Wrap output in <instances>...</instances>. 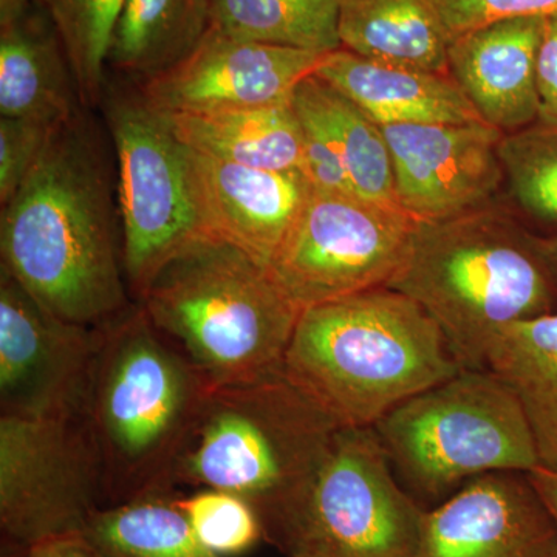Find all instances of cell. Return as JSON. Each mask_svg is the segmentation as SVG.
<instances>
[{
	"label": "cell",
	"instance_id": "obj_1",
	"mask_svg": "<svg viewBox=\"0 0 557 557\" xmlns=\"http://www.w3.org/2000/svg\"><path fill=\"white\" fill-rule=\"evenodd\" d=\"M112 185L100 132L81 110L53 132L0 215V269L51 313L87 327L132 306Z\"/></svg>",
	"mask_w": 557,
	"mask_h": 557
},
{
	"label": "cell",
	"instance_id": "obj_2",
	"mask_svg": "<svg viewBox=\"0 0 557 557\" xmlns=\"http://www.w3.org/2000/svg\"><path fill=\"white\" fill-rule=\"evenodd\" d=\"M461 369L437 322L388 287L304 310L282 368L339 428H373Z\"/></svg>",
	"mask_w": 557,
	"mask_h": 557
},
{
	"label": "cell",
	"instance_id": "obj_3",
	"mask_svg": "<svg viewBox=\"0 0 557 557\" xmlns=\"http://www.w3.org/2000/svg\"><path fill=\"white\" fill-rule=\"evenodd\" d=\"M388 288L426 310L463 369H486L487 351L509 325L557 311L541 237L493 207L417 222Z\"/></svg>",
	"mask_w": 557,
	"mask_h": 557
},
{
	"label": "cell",
	"instance_id": "obj_4",
	"mask_svg": "<svg viewBox=\"0 0 557 557\" xmlns=\"http://www.w3.org/2000/svg\"><path fill=\"white\" fill-rule=\"evenodd\" d=\"M207 388L137 302L102 325L81 417L104 507L174 490L172 472Z\"/></svg>",
	"mask_w": 557,
	"mask_h": 557
},
{
	"label": "cell",
	"instance_id": "obj_5",
	"mask_svg": "<svg viewBox=\"0 0 557 557\" xmlns=\"http://www.w3.org/2000/svg\"><path fill=\"white\" fill-rule=\"evenodd\" d=\"M135 302L208 387L282 370L302 313L269 267L215 236L161 267Z\"/></svg>",
	"mask_w": 557,
	"mask_h": 557
},
{
	"label": "cell",
	"instance_id": "obj_6",
	"mask_svg": "<svg viewBox=\"0 0 557 557\" xmlns=\"http://www.w3.org/2000/svg\"><path fill=\"white\" fill-rule=\"evenodd\" d=\"M338 429L284 370L208 387L172 487L237 494L263 527L306 490Z\"/></svg>",
	"mask_w": 557,
	"mask_h": 557
},
{
	"label": "cell",
	"instance_id": "obj_7",
	"mask_svg": "<svg viewBox=\"0 0 557 557\" xmlns=\"http://www.w3.org/2000/svg\"><path fill=\"white\" fill-rule=\"evenodd\" d=\"M373 429L398 482L423 508L437 507L480 475L541 467L518 397L490 369H461Z\"/></svg>",
	"mask_w": 557,
	"mask_h": 557
},
{
	"label": "cell",
	"instance_id": "obj_8",
	"mask_svg": "<svg viewBox=\"0 0 557 557\" xmlns=\"http://www.w3.org/2000/svg\"><path fill=\"white\" fill-rule=\"evenodd\" d=\"M424 512L375 429L339 428L306 490L263 523V541L287 557H418Z\"/></svg>",
	"mask_w": 557,
	"mask_h": 557
},
{
	"label": "cell",
	"instance_id": "obj_9",
	"mask_svg": "<svg viewBox=\"0 0 557 557\" xmlns=\"http://www.w3.org/2000/svg\"><path fill=\"white\" fill-rule=\"evenodd\" d=\"M101 104L119 163L124 270L135 300L172 258L212 236L201 219L188 159L171 116L143 91L108 89Z\"/></svg>",
	"mask_w": 557,
	"mask_h": 557
},
{
	"label": "cell",
	"instance_id": "obj_10",
	"mask_svg": "<svg viewBox=\"0 0 557 557\" xmlns=\"http://www.w3.org/2000/svg\"><path fill=\"white\" fill-rule=\"evenodd\" d=\"M416 226L401 209L311 189L269 271L300 311L388 287Z\"/></svg>",
	"mask_w": 557,
	"mask_h": 557
},
{
	"label": "cell",
	"instance_id": "obj_11",
	"mask_svg": "<svg viewBox=\"0 0 557 557\" xmlns=\"http://www.w3.org/2000/svg\"><path fill=\"white\" fill-rule=\"evenodd\" d=\"M104 507L83 417L0 416V527L25 549L81 536Z\"/></svg>",
	"mask_w": 557,
	"mask_h": 557
},
{
	"label": "cell",
	"instance_id": "obj_12",
	"mask_svg": "<svg viewBox=\"0 0 557 557\" xmlns=\"http://www.w3.org/2000/svg\"><path fill=\"white\" fill-rule=\"evenodd\" d=\"M101 327L65 321L0 269V408L27 417L81 416Z\"/></svg>",
	"mask_w": 557,
	"mask_h": 557
},
{
	"label": "cell",
	"instance_id": "obj_13",
	"mask_svg": "<svg viewBox=\"0 0 557 557\" xmlns=\"http://www.w3.org/2000/svg\"><path fill=\"white\" fill-rule=\"evenodd\" d=\"M394 164L398 207L416 222H443L491 207L505 174V132L468 124H381Z\"/></svg>",
	"mask_w": 557,
	"mask_h": 557
},
{
	"label": "cell",
	"instance_id": "obj_14",
	"mask_svg": "<svg viewBox=\"0 0 557 557\" xmlns=\"http://www.w3.org/2000/svg\"><path fill=\"white\" fill-rule=\"evenodd\" d=\"M324 57L234 39L212 27L186 60L145 81L139 90L168 115L263 108L292 100Z\"/></svg>",
	"mask_w": 557,
	"mask_h": 557
},
{
	"label": "cell",
	"instance_id": "obj_15",
	"mask_svg": "<svg viewBox=\"0 0 557 557\" xmlns=\"http://www.w3.org/2000/svg\"><path fill=\"white\" fill-rule=\"evenodd\" d=\"M418 557H557L556 519L528 472H490L426 509Z\"/></svg>",
	"mask_w": 557,
	"mask_h": 557
},
{
	"label": "cell",
	"instance_id": "obj_16",
	"mask_svg": "<svg viewBox=\"0 0 557 557\" xmlns=\"http://www.w3.org/2000/svg\"><path fill=\"white\" fill-rule=\"evenodd\" d=\"M188 159L209 233L269 267L309 199V180L302 172L252 170L189 146Z\"/></svg>",
	"mask_w": 557,
	"mask_h": 557
},
{
	"label": "cell",
	"instance_id": "obj_17",
	"mask_svg": "<svg viewBox=\"0 0 557 557\" xmlns=\"http://www.w3.org/2000/svg\"><path fill=\"white\" fill-rule=\"evenodd\" d=\"M544 17L491 22L450 40L449 75L478 110L502 132L539 119L537 51Z\"/></svg>",
	"mask_w": 557,
	"mask_h": 557
},
{
	"label": "cell",
	"instance_id": "obj_18",
	"mask_svg": "<svg viewBox=\"0 0 557 557\" xmlns=\"http://www.w3.org/2000/svg\"><path fill=\"white\" fill-rule=\"evenodd\" d=\"M83 106L67 53L42 5L0 22V116L60 127Z\"/></svg>",
	"mask_w": 557,
	"mask_h": 557
},
{
	"label": "cell",
	"instance_id": "obj_19",
	"mask_svg": "<svg viewBox=\"0 0 557 557\" xmlns=\"http://www.w3.org/2000/svg\"><path fill=\"white\" fill-rule=\"evenodd\" d=\"M314 75L346 95L380 124L483 121L449 73L383 64L338 49L322 58Z\"/></svg>",
	"mask_w": 557,
	"mask_h": 557
},
{
	"label": "cell",
	"instance_id": "obj_20",
	"mask_svg": "<svg viewBox=\"0 0 557 557\" xmlns=\"http://www.w3.org/2000/svg\"><path fill=\"white\" fill-rule=\"evenodd\" d=\"M341 49L370 61L449 73L450 39L431 0H338Z\"/></svg>",
	"mask_w": 557,
	"mask_h": 557
},
{
	"label": "cell",
	"instance_id": "obj_21",
	"mask_svg": "<svg viewBox=\"0 0 557 557\" xmlns=\"http://www.w3.org/2000/svg\"><path fill=\"white\" fill-rule=\"evenodd\" d=\"M180 139L208 156L273 172H302V127L292 100L263 108L170 115Z\"/></svg>",
	"mask_w": 557,
	"mask_h": 557
},
{
	"label": "cell",
	"instance_id": "obj_22",
	"mask_svg": "<svg viewBox=\"0 0 557 557\" xmlns=\"http://www.w3.org/2000/svg\"><path fill=\"white\" fill-rule=\"evenodd\" d=\"M486 369L518 397L541 467L557 469V311L505 329L487 351Z\"/></svg>",
	"mask_w": 557,
	"mask_h": 557
},
{
	"label": "cell",
	"instance_id": "obj_23",
	"mask_svg": "<svg viewBox=\"0 0 557 557\" xmlns=\"http://www.w3.org/2000/svg\"><path fill=\"white\" fill-rule=\"evenodd\" d=\"M292 106L332 139L355 196L399 209L394 164L380 123L314 73L296 86Z\"/></svg>",
	"mask_w": 557,
	"mask_h": 557
},
{
	"label": "cell",
	"instance_id": "obj_24",
	"mask_svg": "<svg viewBox=\"0 0 557 557\" xmlns=\"http://www.w3.org/2000/svg\"><path fill=\"white\" fill-rule=\"evenodd\" d=\"M211 28V0H124L108 64L145 83L186 60Z\"/></svg>",
	"mask_w": 557,
	"mask_h": 557
},
{
	"label": "cell",
	"instance_id": "obj_25",
	"mask_svg": "<svg viewBox=\"0 0 557 557\" xmlns=\"http://www.w3.org/2000/svg\"><path fill=\"white\" fill-rule=\"evenodd\" d=\"M177 494L156 491L101 507L81 537L97 557H222L196 536Z\"/></svg>",
	"mask_w": 557,
	"mask_h": 557
},
{
	"label": "cell",
	"instance_id": "obj_26",
	"mask_svg": "<svg viewBox=\"0 0 557 557\" xmlns=\"http://www.w3.org/2000/svg\"><path fill=\"white\" fill-rule=\"evenodd\" d=\"M212 27L231 38L327 54L341 49L338 0H211Z\"/></svg>",
	"mask_w": 557,
	"mask_h": 557
},
{
	"label": "cell",
	"instance_id": "obj_27",
	"mask_svg": "<svg viewBox=\"0 0 557 557\" xmlns=\"http://www.w3.org/2000/svg\"><path fill=\"white\" fill-rule=\"evenodd\" d=\"M49 14L62 46L84 108L101 104L104 97L113 32L124 0H39Z\"/></svg>",
	"mask_w": 557,
	"mask_h": 557
},
{
	"label": "cell",
	"instance_id": "obj_28",
	"mask_svg": "<svg viewBox=\"0 0 557 557\" xmlns=\"http://www.w3.org/2000/svg\"><path fill=\"white\" fill-rule=\"evenodd\" d=\"M497 152L516 203L530 218L557 225V126L534 123L509 132Z\"/></svg>",
	"mask_w": 557,
	"mask_h": 557
},
{
	"label": "cell",
	"instance_id": "obj_29",
	"mask_svg": "<svg viewBox=\"0 0 557 557\" xmlns=\"http://www.w3.org/2000/svg\"><path fill=\"white\" fill-rule=\"evenodd\" d=\"M177 504L201 544L215 555H244L263 539L258 509L237 494L199 487L188 496L177 494Z\"/></svg>",
	"mask_w": 557,
	"mask_h": 557
},
{
	"label": "cell",
	"instance_id": "obj_30",
	"mask_svg": "<svg viewBox=\"0 0 557 557\" xmlns=\"http://www.w3.org/2000/svg\"><path fill=\"white\" fill-rule=\"evenodd\" d=\"M58 127L39 121L0 119V203L7 205L21 188L28 172Z\"/></svg>",
	"mask_w": 557,
	"mask_h": 557
},
{
	"label": "cell",
	"instance_id": "obj_31",
	"mask_svg": "<svg viewBox=\"0 0 557 557\" xmlns=\"http://www.w3.org/2000/svg\"><path fill=\"white\" fill-rule=\"evenodd\" d=\"M453 40L491 22L512 17H547L557 13V0H431Z\"/></svg>",
	"mask_w": 557,
	"mask_h": 557
},
{
	"label": "cell",
	"instance_id": "obj_32",
	"mask_svg": "<svg viewBox=\"0 0 557 557\" xmlns=\"http://www.w3.org/2000/svg\"><path fill=\"white\" fill-rule=\"evenodd\" d=\"M302 127V174L321 193L354 194L339 152L324 129L309 116L296 113Z\"/></svg>",
	"mask_w": 557,
	"mask_h": 557
},
{
	"label": "cell",
	"instance_id": "obj_33",
	"mask_svg": "<svg viewBox=\"0 0 557 557\" xmlns=\"http://www.w3.org/2000/svg\"><path fill=\"white\" fill-rule=\"evenodd\" d=\"M537 94L536 123L557 126V13L544 17L537 51Z\"/></svg>",
	"mask_w": 557,
	"mask_h": 557
},
{
	"label": "cell",
	"instance_id": "obj_34",
	"mask_svg": "<svg viewBox=\"0 0 557 557\" xmlns=\"http://www.w3.org/2000/svg\"><path fill=\"white\" fill-rule=\"evenodd\" d=\"M24 557H97L81 536L57 539L25 549Z\"/></svg>",
	"mask_w": 557,
	"mask_h": 557
},
{
	"label": "cell",
	"instance_id": "obj_35",
	"mask_svg": "<svg viewBox=\"0 0 557 557\" xmlns=\"http://www.w3.org/2000/svg\"><path fill=\"white\" fill-rule=\"evenodd\" d=\"M531 482L537 487L539 494L548 505L553 518L557 523V469L537 467L533 471L528 472Z\"/></svg>",
	"mask_w": 557,
	"mask_h": 557
},
{
	"label": "cell",
	"instance_id": "obj_36",
	"mask_svg": "<svg viewBox=\"0 0 557 557\" xmlns=\"http://www.w3.org/2000/svg\"><path fill=\"white\" fill-rule=\"evenodd\" d=\"M39 0H0V22L13 20L28 9H32Z\"/></svg>",
	"mask_w": 557,
	"mask_h": 557
},
{
	"label": "cell",
	"instance_id": "obj_37",
	"mask_svg": "<svg viewBox=\"0 0 557 557\" xmlns=\"http://www.w3.org/2000/svg\"><path fill=\"white\" fill-rule=\"evenodd\" d=\"M542 251L547 258L549 267L557 278V234L552 237H541Z\"/></svg>",
	"mask_w": 557,
	"mask_h": 557
}]
</instances>
